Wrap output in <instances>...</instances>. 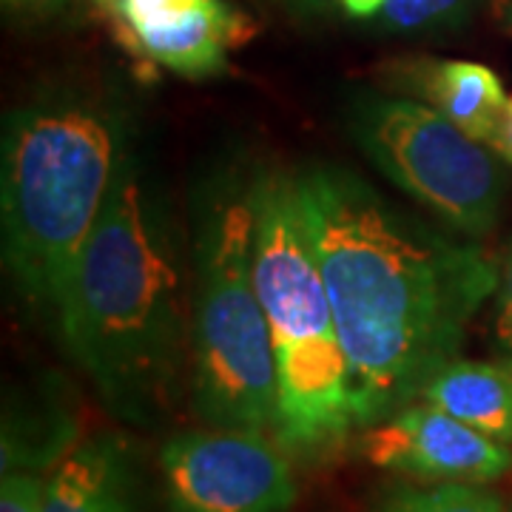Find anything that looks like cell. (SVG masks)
Returning <instances> with one entry per match:
<instances>
[{"instance_id":"obj_1","label":"cell","mask_w":512,"mask_h":512,"mask_svg":"<svg viewBox=\"0 0 512 512\" xmlns=\"http://www.w3.org/2000/svg\"><path fill=\"white\" fill-rule=\"evenodd\" d=\"M293 183L348 359L356 424L367 430L421 399L458 359L501 268L348 168L311 165Z\"/></svg>"},{"instance_id":"obj_2","label":"cell","mask_w":512,"mask_h":512,"mask_svg":"<svg viewBox=\"0 0 512 512\" xmlns=\"http://www.w3.org/2000/svg\"><path fill=\"white\" fill-rule=\"evenodd\" d=\"M57 333L114 416L148 424L174 402L191 342L180 248L131 151L80 251Z\"/></svg>"},{"instance_id":"obj_3","label":"cell","mask_w":512,"mask_h":512,"mask_svg":"<svg viewBox=\"0 0 512 512\" xmlns=\"http://www.w3.org/2000/svg\"><path fill=\"white\" fill-rule=\"evenodd\" d=\"M123 157L126 120L100 97L49 94L6 117L3 256L23 302L55 325Z\"/></svg>"},{"instance_id":"obj_4","label":"cell","mask_w":512,"mask_h":512,"mask_svg":"<svg viewBox=\"0 0 512 512\" xmlns=\"http://www.w3.org/2000/svg\"><path fill=\"white\" fill-rule=\"evenodd\" d=\"M254 276L274 350L276 441L305 456L330 450L359 424L293 174L254 171Z\"/></svg>"},{"instance_id":"obj_5","label":"cell","mask_w":512,"mask_h":512,"mask_svg":"<svg viewBox=\"0 0 512 512\" xmlns=\"http://www.w3.org/2000/svg\"><path fill=\"white\" fill-rule=\"evenodd\" d=\"M191 256L194 410L217 430H274V350L254 276V174L222 168L197 188Z\"/></svg>"},{"instance_id":"obj_6","label":"cell","mask_w":512,"mask_h":512,"mask_svg":"<svg viewBox=\"0 0 512 512\" xmlns=\"http://www.w3.org/2000/svg\"><path fill=\"white\" fill-rule=\"evenodd\" d=\"M345 128L356 148L407 197L458 234L487 237L504 202V160L444 114L410 97L353 92Z\"/></svg>"},{"instance_id":"obj_7","label":"cell","mask_w":512,"mask_h":512,"mask_svg":"<svg viewBox=\"0 0 512 512\" xmlns=\"http://www.w3.org/2000/svg\"><path fill=\"white\" fill-rule=\"evenodd\" d=\"M168 512H288L296 478L279 441L245 430H185L160 450Z\"/></svg>"},{"instance_id":"obj_8","label":"cell","mask_w":512,"mask_h":512,"mask_svg":"<svg viewBox=\"0 0 512 512\" xmlns=\"http://www.w3.org/2000/svg\"><path fill=\"white\" fill-rule=\"evenodd\" d=\"M362 453L382 470L430 484H490L512 470L507 444L427 402L407 404L367 427Z\"/></svg>"},{"instance_id":"obj_9","label":"cell","mask_w":512,"mask_h":512,"mask_svg":"<svg viewBox=\"0 0 512 512\" xmlns=\"http://www.w3.org/2000/svg\"><path fill=\"white\" fill-rule=\"evenodd\" d=\"M254 20L228 0H202L183 18L128 32V40L154 63L180 77L202 80L225 69L231 49L254 35Z\"/></svg>"},{"instance_id":"obj_10","label":"cell","mask_w":512,"mask_h":512,"mask_svg":"<svg viewBox=\"0 0 512 512\" xmlns=\"http://www.w3.org/2000/svg\"><path fill=\"white\" fill-rule=\"evenodd\" d=\"M402 83L464 134L493 146L510 97L490 66L470 60H416L402 69Z\"/></svg>"},{"instance_id":"obj_11","label":"cell","mask_w":512,"mask_h":512,"mask_svg":"<svg viewBox=\"0 0 512 512\" xmlns=\"http://www.w3.org/2000/svg\"><path fill=\"white\" fill-rule=\"evenodd\" d=\"M421 399L473 430L512 444V365L453 359L421 390Z\"/></svg>"},{"instance_id":"obj_12","label":"cell","mask_w":512,"mask_h":512,"mask_svg":"<svg viewBox=\"0 0 512 512\" xmlns=\"http://www.w3.org/2000/svg\"><path fill=\"white\" fill-rule=\"evenodd\" d=\"M77 419L52 390H37L15 404H6L3 416V473L49 470L72 453Z\"/></svg>"},{"instance_id":"obj_13","label":"cell","mask_w":512,"mask_h":512,"mask_svg":"<svg viewBox=\"0 0 512 512\" xmlns=\"http://www.w3.org/2000/svg\"><path fill=\"white\" fill-rule=\"evenodd\" d=\"M476 0H387L373 26L384 35H441L467 26Z\"/></svg>"},{"instance_id":"obj_14","label":"cell","mask_w":512,"mask_h":512,"mask_svg":"<svg viewBox=\"0 0 512 512\" xmlns=\"http://www.w3.org/2000/svg\"><path fill=\"white\" fill-rule=\"evenodd\" d=\"M373 512H507L501 498L478 484H433V487H399L387 493Z\"/></svg>"},{"instance_id":"obj_15","label":"cell","mask_w":512,"mask_h":512,"mask_svg":"<svg viewBox=\"0 0 512 512\" xmlns=\"http://www.w3.org/2000/svg\"><path fill=\"white\" fill-rule=\"evenodd\" d=\"M202 0H117V15L128 32H143L151 26H163L171 20L183 18Z\"/></svg>"},{"instance_id":"obj_16","label":"cell","mask_w":512,"mask_h":512,"mask_svg":"<svg viewBox=\"0 0 512 512\" xmlns=\"http://www.w3.org/2000/svg\"><path fill=\"white\" fill-rule=\"evenodd\" d=\"M46 484L37 473L29 470H12L3 473L0 487V512H43Z\"/></svg>"},{"instance_id":"obj_17","label":"cell","mask_w":512,"mask_h":512,"mask_svg":"<svg viewBox=\"0 0 512 512\" xmlns=\"http://www.w3.org/2000/svg\"><path fill=\"white\" fill-rule=\"evenodd\" d=\"M495 356L512 365V242L501 265V279L495 291V319H493Z\"/></svg>"},{"instance_id":"obj_18","label":"cell","mask_w":512,"mask_h":512,"mask_svg":"<svg viewBox=\"0 0 512 512\" xmlns=\"http://www.w3.org/2000/svg\"><path fill=\"white\" fill-rule=\"evenodd\" d=\"M86 512H140L137 501V478H134V461L126 464L109 484L97 493Z\"/></svg>"},{"instance_id":"obj_19","label":"cell","mask_w":512,"mask_h":512,"mask_svg":"<svg viewBox=\"0 0 512 512\" xmlns=\"http://www.w3.org/2000/svg\"><path fill=\"white\" fill-rule=\"evenodd\" d=\"M279 6H285L288 12L299 15V18H322L333 12L336 6H342L339 0H276Z\"/></svg>"},{"instance_id":"obj_20","label":"cell","mask_w":512,"mask_h":512,"mask_svg":"<svg viewBox=\"0 0 512 512\" xmlns=\"http://www.w3.org/2000/svg\"><path fill=\"white\" fill-rule=\"evenodd\" d=\"M493 148L498 151V157H501L504 163H512V97L510 103H507V109H504V120H501V126H498Z\"/></svg>"},{"instance_id":"obj_21","label":"cell","mask_w":512,"mask_h":512,"mask_svg":"<svg viewBox=\"0 0 512 512\" xmlns=\"http://www.w3.org/2000/svg\"><path fill=\"white\" fill-rule=\"evenodd\" d=\"M6 6H15L32 15H57L60 9L69 6V0H3Z\"/></svg>"},{"instance_id":"obj_22","label":"cell","mask_w":512,"mask_h":512,"mask_svg":"<svg viewBox=\"0 0 512 512\" xmlns=\"http://www.w3.org/2000/svg\"><path fill=\"white\" fill-rule=\"evenodd\" d=\"M339 3L353 18H376L387 0H339Z\"/></svg>"},{"instance_id":"obj_23","label":"cell","mask_w":512,"mask_h":512,"mask_svg":"<svg viewBox=\"0 0 512 512\" xmlns=\"http://www.w3.org/2000/svg\"><path fill=\"white\" fill-rule=\"evenodd\" d=\"M495 6V15L504 20L507 26L512 29V0H493Z\"/></svg>"},{"instance_id":"obj_24","label":"cell","mask_w":512,"mask_h":512,"mask_svg":"<svg viewBox=\"0 0 512 512\" xmlns=\"http://www.w3.org/2000/svg\"><path fill=\"white\" fill-rule=\"evenodd\" d=\"M97 3H117V0H97Z\"/></svg>"},{"instance_id":"obj_25","label":"cell","mask_w":512,"mask_h":512,"mask_svg":"<svg viewBox=\"0 0 512 512\" xmlns=\"http://www.w3.org/2000/svg\"><path fill=\"white\" fill-rule=\"evenodd\" d=\"M507 512H512V507H507Z\"/></svg>"}]
</instances>
